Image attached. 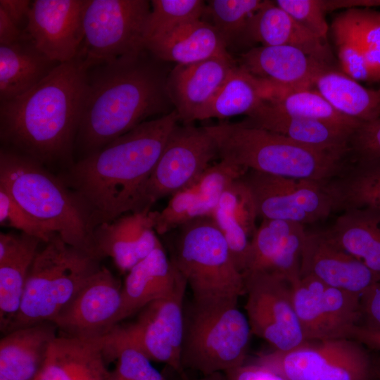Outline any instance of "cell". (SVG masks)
I'll list each match as a JSON object with an SVG mask.
<instances>
[{"mask_svg":"<svg viewBox=\"0 0 380 380\" xmlns=\"http://www.w3.org/2000/svg\"><path fill=\"white\" fill-rule=\"evenodd\" d=\"M179 120L175 110L146 120L70 165L60 179L84 212L92 232L132 212Z\"/></svg>","mask_w":380,"mask_h":380,"instance_id":"1","label":"cell"},{"mask_svg":"<svg viewBox=\"0 0 380 380\" xmlns=\"http://www.w3.org/2000/svg\"><path fill=\"white\" fill-rule=\"evenodd\" d=\"M159 61L146 50L87 70L75 144L83 157L165 111L171 101Z\"/></svg>","mask_w":380,"mask_h":380,"instance_id":"2","label":"cell"},{"mask_svg":"<svg viewBox=\"0 0 380 380\" xmlns=\"http://www.w3.org/2000/svg\"><path fill=\"white\" fill-rule=\"evenodd\" d=\"M87 70L59 64L34 88L0 103V137L8 148L50 165L70 162L80 122Z\"/></svg>","mask_w":380,"mask_h":380,"instance_id":"3","label":"cell"},{"mask_svg":"<svg viewBox=\"0 0 380 380\" xmlns=\"http://www.w3.org/2000/svg\"><path fill=\"white\" fill-rule=\"evenodd\" d=\"M218 157L246 170L325 183L340 175L346 158L241 122L205 126Z\"/></svg>","mask_w":380,"mask_h":380,"instance_id":"4","label":"cell"},{"mask_svg":"<svg viewBox=\"0 0 380 380\" xmlns=\"http://www.w3.org/2000/svg\"><path fill=\"white\" fill-rule=\"evenodd\" d=\"M0 187L65 242L94 254L92 231L84 212L63 181L44 165L1 147Z\"/></svg>","mask_w":380,"mask_h":380,"instance_id":"5","label":"cell"},{"mask_svg":"<svg viewBox=\"0 0 380 380\" xmlns=\"http://www.w3.org/2000/svg\"><path fill=\"white\" fill-rule=\"evenodd\" d=\"M38 250L30 269L20 309L5 334L53 322L100 269V258L69 245L58 234Z\"/></svg>","mask_w":380,"mask_h":380,"instance_id":"6","label":"cell"},{"mask_svg":"<svg viewBox=\"0 0 380 380\" xmlns=\"http://www.w3.org/2000/svg\"><path fill=\"white\" fill-rule=\"evenodd\" d=\"M177 230L171 260L190 286L192 301L200 305L238 301L246 293L243 277L213 217L193 220Z\"/></svg>","mask_w":380,"mask_h":380,"instance_id":"7","label":"cell"},{"mask_svg":"<svg viewBox=\"0 0 380 380\" xmlns=\"http://www.w3.org/2000/svg\"><path fill=\"white\" fill-rule=\"evenodd\" d=\"M237 303L199 305L191 301L184 309L181 362L184 370L208 375L246 363L252 332Z\"/></svg>","mask_w":380,"mask_h":380,"instance_id":"8","label":"cell"},{"mask_svg":"<svg viewBox=\"0 0 380 380\" xmlns=\"http://www.w3.org/2000/svg\"><path fill=\"white\" fill-rule=\"evenodd\" d=\"M186 286L183 277L169 295L142 308L135 321L124 326L118 324L98 338L103 345L105 359L116 348L132 347L151 361L167 364L183 380H189L181 362Z\"/></svg>","mask_w":380,"mask_h":380,"instance_id":"9","label":"cell"},{"mask_svg":"<svg viewBox=\"0 0 380 380\" xmlns=\"http://www.w3.org/2000/svg\"><path fill=\"white\" fill-rule=\"evenodd\" d=\"M151 10L147 0H87L77 57L88 69L142 53Z\"/></svg>","mask_w":380,"mask_h":380,"instance_id":"10","label":"cell"},{"mask_svg":"<svg viewBox=\"0 0 380 380\" xmlns=\"http://www.w3.org/2000/svg\"><path fill=\"white\" fill-rule=\"evenodd\" d=\"M254 362L285 380H374L373 355L350 338L307 341L288 351L260 354Z\"/></svg>","mask_w":380,"mask_h":380,"instance_id":"11","label":"cell"},{"mask_svg":"<svg viewBox=\"0 0 380 380\" xmlns=\"http://www.w3.org/2000/svg\"><path fill=\"white\" fill-rule=\"evenodd\" d=\"M217 156L215 141L205 127L177 125L139 192L132 212L151 209L159 199L185 188L210 165Z\"/></svg>","mask_w":380,"mask_h":380,"instance_id":"12","label":"cell"},{"mask_svg":"<svg viewBox=\"0 0 380 380\" xmlns=\"http://www.w3.org/2000/svg\"><path fill=\"white\" fill-rule=\"evenodd\" d=\"M241 179L249 191L258 217L301 224L327 218L334 203L326 182L247 170Z\"/></svg>","mask_w":380,"mask_h":380,"instance_id":"13","label":"cell"},{"mask_svg":"<svg viewBox=\"0 0 380 380\" xmlns=\"http://www.w3.org/2000/svg\"><path fill=\"white\" fill-rule=\"evenodd\" d=\"M242 275L251 332L279 351L292 350L306 342L294 307L292 284L266 271Z\"/></svg>","mask_w":380,"mask_h":380,"instance_id":"14","label":"cell"},{"mask_svg":"<svg viewBox=\"0 0 380 380\" xmlns=\"http://www.w3.org/2000/svg\"><path fill=\"white\" fill-rule=\"evenodd\" d=\"M295 310L307 341L349 338L360 322V296L311 276L293 282Z\"/></svg>","mask_w":380,"mask_h":380,"instance_id":"15","label":"cell"},{"mask_svg":"<svg viewBox=\"0 0 380 380\" xmlns=\"http://www.w3.org/2000/svg\"><path fill=\"white\" fill-rule=\"evenodd\" d=\"M122 289L119 280L101 266L53 322L65 336L100 338L124 319Z\"/></svg>","mask_w":380,"mask_h":380,"instance_id":"16","label":"cell"},{"mask_svg":"<svg viewBox=\"0 0 380 380\" xmlns=\"http://www.w3.org/2000/svg\"><path fill=\"white\" fill-rule=\"evenodd\" d=\"M87 0L32 1L23 37L50 60L64 63L79 55Z\"/></svg>","mask_w":380,"mask_h":380,"instance_id":"17","label":"cell"},{"mask_svg":"<svg viewBox=\"0 0 380 380\" xmlns=\"http://www.w3.org/2000/svg\"><path fill=\"white\" fill-rule=\"evenodd\" d=\"M300 275L313 277L327 285L359 296L380 281L379 273L341 248L327 231L307 232Z\"/></svg>","mask_w":380,"mask_h":380,"instance_id":"18","label":"cell"},{"mask_svg":"<svg viewBox=\"0 0 380 380\" xmlns=\"http://www.w3.org/2000/svg\"><path fill=\"white\" fill-rule=\"evenodd\" d=\"M158 214L148 208L97 226L91 236L94 254L111 258L121 272H128L161 245L155 230Z\"/></svg>","mask_w":380,"mask_h":380,"instance_id":"19","label":"cell"},{"mask_svg":"<svg viewBox=\"0 0 380 380\" xmlns=\"http://www.w3.org/2000/svg\"><path fill=\"white\" fill-rule=\"evenodd\" d=\"M247 170L220 160L172 196L157 218L155 230L165 234L193 220L212 217L224 190Z\"/></svg>","mask_w":380,"mask_h":380,"instance_id":"20","label":"cell"},{"mask_svg":"<svg viewBox=\"0 0 380 380\" xmlns=\"http://www.w3.org/2000/svg\"><path fill=\"white\" fill-rule=\"evenodd\" d=\"M236 65L228 53L199 62L177 65L167 75V91L179 120L194 121Z\"/></svg>","mask_w":380,"mask_h":380,"instance_id":"21","label":"cell"},{"mask_svg":"<svg viewBox=\"0 0 380 380\" xmlns=\"http://www.w3.org/2000/svg\"><path fill=\"white\" fill-rule=\"evenodd\" d=\"M239 65L279 90L312 89L317 76L330 65L287 46H262L241 56Z\"/></svg>","mask_w":380,"mask_h":380,"instance_id":"22","label":"cell"},{"mask_svg":"<svg viewBox=\"0 0 380 380\" xmlns=\"http://www.w3.org/2000/svg\"><path fill=\"white\" fill-rule=\"evenodd\" d=\"M241 122L343 158L349 156V141L353 132L322 121L281 113L264 101Z\"/></svg>","mask_w":380,"mask_h":380,"instance_id":"23","label":"cell"},{"mask_svg":"<svg viewBox=\"0 0 380 380\" xmlns=\"http://www.w3.org/2000/svg\"><path fill=\"white\" fill-rule=\"evenodd\" d=\"M57 329L53 322H44L6 333L0 341L1 380H37Z\"/></svg>","mask_w":380,"mask_h":380,"instance_id":"24","label":"cell"},{"mask_svg":"<svg viewBox=\"0 0 380 380\" xmlns=\"http://www.w3.org/2000/svg\"><path fill=\"white\" fill-rule=\"evenodd\" d=\"M246 37L262 46H287L330 65L332 53L326 41L300 25L275 2L264 1L248 21Z\"/></svg>","mask_w":380,"mask_h":380,"instance_id":"25","label":"cell"},{"mask_svg":"<svg viewBox=\"0 0 380 380\" xmlns=\"http://www.w3.org/2000/svg\"><path fill=\"white\" fill-rule=\"evenodd\" d=\"M40 243L39 239L23 233L0 234V325L4 333L20 309Z\"/></svg>","mask_w":380,"mask_h":380,"instance_id":"26","label":"cell"},{"mask_svg":"<svg viewBox=\"0 0 380 380\" xmlns=\"http://www.w3.org/2000/svg\"><path fill=\"white\" fill-rule=\"evenodd\" d=\"M212 217L227 242L236 268L243 274L257 229L258 216L251 195L241 177L224 190Z\"/></svg>","mask_w":380,"mask_h":380,"instance_id":"27","label":"cell"},{"mask_svg":"<svg viewBox=\"0 0 380 380\" xmlns=\"http://www.w3.org/2000/svg\"><path fill=\"white\" fill-rule=\"evenodd\" d=\"M99 339L57 336L37 380H108Z\"/></svg>","mask_w":380,"mask_h":380,"instance_id":"28","label":"cell"},{"mask_svg":"<svg viewBox=\"0 0 380 380\" xmlns=\"http://www.w3.org/2000/svg\"><path fill=\"white\" fill-rule=\"evenodd\" d=\"M183 278L162 246L128 272L122 289L124 319L169 295Z\"/></svg>","mask_w":380,"mask_h":380,"instance_id":"29","label":"cell"},{"mask_svg":"<svg viewBox=\"0 0 380 380\" xmlns=\"http://www.w3.org/2000/svg\"><path fill=\"white\" fill-rule=\"evenodd\" d=\"M227 45L216 28L201 19L185 23L165 36L146 44L160 61L186 65L224 55Z\"/></svg>","mask_w":380,"mask_h":380,"instance_id":"30","label":"cell"},{"mask_svg":"<svg viewBox=\"0 0 380 380\" xmlns=\"http://www.w3.org/2000/svg\"><path fill=\"white\" fill-rule=\"evenodd\" d=\"M59 64L38 51L24 37L13 44L0 46V103L27 92Z\"/></svg>","mask_w":380,"mask_h":380,"instance_id":"31","label":"cell"},{"mask_svg":"<svg viewBox=\"0 0 380 380\" xmlns=\"http://www.w3.org/2000/svg\"><path fill=\"white\" fill-rule=\"evenodd\" d=\"M325 184L334 210L367 209L380 215V158L352 160Z\"/></svg>","mask_w":380,"mask_h":380,"instance_id":"32","label":"cell"},{"mask_svg":"<svg viewBox=\"0 0 380 380\" xmlns=\"http://www.w3.org/2000/svg\"><path fill=\"white\" fill-rule=\"evenodd\" d=\"M348 253L380 274V215L367 209H348L327 230Z\"/></svg>","mask_w":380,"mask_h":380,"instance_id":"33","label":"cell"},{"mask_svg":"<svg viewBox=\"0 0 380 380\" xmlns=\"http://www.w3.org/2000/svg\"><path fill=\"white\" fill-rule=\"evenodd\" d=\"M314 87L346 117L361 122L380 118V88H366L331 67L317 76Z\"/></svg>","mask_w":380,"mask_h":380,"instance_id":"34","label":"cell"},{"mask_svg":"<svg viewBox=\"0 0 380 380\" xmlns=\"http://www.w3.org/2000/svg\"><path fill=\"white\" fill-rule=\"evenodd\" d=\"M265 91L263 80L236 64L211 100L196 114L194 121L247 115L263 102Z\"/></svg>","mask_w":380,"mask_h":380,"instance_id":"35","label":"cell"},{"mask_svg":"<svg viewBox=\"0 0 380 380\" xmlns=\"http://www.w3.org/2000/svg\"><path fill=\"white\" fill-rule=\"evenodd\" d=\"M264 101L281 113L322 121L352 132L361 124L340 113L313 88L278 90L268 87Z\"/></svg>","mask_w":380,"mask_h":380,"instance_id":"36","label":"cell"},{"mask_svg":"<svg viewBox=\"0 0 380 380\" xmlns=\"http://www.w3.org/2000/svg\"><path fill=\"white\" fill-rule=\"evenodd\" d=\"M331 30L338 59L345 74L356 81H371L352 8L334 19Z\"/></svg>","mask_w":380,"mask_h":380,"instance_id":"37","label":"cell"},{"mask_svg":"<svg viewBox=\"0 0 380 380\" xmlns=\"http://www.w3.org/2000/svg\"><path fill=\"white\" fill-rule=\"evenodd\" d=\"M151 5L146 44L165 36L185 23L201 19L206 4L201 0H152Z\"/></svg>","mask_w":380,"mask_h":380,"instance_id":"38","label":"cell"},{"mask_svg":"<svg viewBox=\"0 0 380 380\" xmlns=\"http://www.w3.org/2000/svg\"><path fill=\"white\" fill-rule=\"evenodd\" d=\"M261 0H210L205 6L208 13L227 46L235 39L246 37L248 21L262 6Z\"/></svg>","mask_w":380,"mask_h":380,"instance_id":"39","label":"cell"},{"mask_svg":"<svg viewBox=\"0 0 380 380\" xmlns=\"http://www.w3.org/2000/svg\"><path fill=\"white\" fill-rule=\"evenodd\" d=\"M295 224L283 220H262L251 240L248 262L243 273L267 271Z\"/></svg>","mask_w":380,"mask_h":380,"instance_id":"40","label":"cell"},{"mask_svg":"<svg viewBox=\"0 0 380 380\" xmlns=\"http://www.w3.org/2000/svg\"><path fill=\"white\" fill-rule=\"evenodd\" d=\"M360 35L364 58L371 81L380 80V11L352 8Z\"/></svg>","mask_w":380,"mask_h":380,"instance_id":"41","label":"cell"},{"mask_svg":"<svg viewBox=\"0 0 380 380\" xmlns=\"http://www.w3.org/2000/svg\"><path fill=\"white\" fill-rule=\"evenodd\" d=\"M106 360H116V365L110 371L108 380H166L142 353L132 347L113 350Z\"/></svg>","mask_w":380,"mask_h":380,"instance_id":"42","label":"cell"},{"mask_svg":"<svg viewBox=\"0 0 380 380\" xmlns=\"http://www.w3.org/2000/svg\"><path fill=\"white\" fill-rule=\"evenodd\" d=\"M0 223L19 229L22 233L49 241L56 234L23 208L4 189L0 187Z\"/></svg>","mask_w":380,"mask_h":380,"instance_id":"43","label":"cell"},{"mask_svg":"<svg viewBox=\"0 0 380 380\" xmlns=\"http://www.w3.org/2000/svg\"><path fill=\"white\" fill-rule=\"evenodd\" d=\"M274 2L300 25L327 42L329 26L324 17L325 3L316 0H277Z\"/></svg>","mask_w":380,"mask_h":380,"instance_id":"44","label":"cell"},{"mask_svg":"<svg viewBox=\"0 0 380 380\" xmlns=\"http://www.w3.org/2000/svg\"><path fill=\"white\" fill-rule=\"evenodd\" d=\"M306 233L303 224L296 223L266 272L279 275L291 284L298 280L300 277L301 253Z\"/></svg>","mask_w":380,"mask_h":380,"instance_id":"45","label":"cell"},{"mask_svg":"<svg viewBox=\"0 0 380 380\" xmlns=\"http://www.w3.org/2000/svg\"><path fill=\"white\" fill-rule=\"evenodd\" d=\"M352 160L380 158V118L363 122L355 129L349 141Z\"/></svg>","mask_w":380,"mask_h":380,"instance_id":"46","label":"cell"},{"mask_svg":"<svg viewBox=\"0 0 380 380\" xmlns=\"http://www.w3.org/2000/svg\"><path fill=\"white\" fill-rule=\"evenodd\" d=\"M360 315L358 326L380 331V281L360 296Z\"/></svg>","mask_w":380,"mask_h":380,"instance_id":"47","label":"cell"},{"mask_svg":"<svg viewBox=\"0 0 380 380\" xmlns=\"http://www.w3.org/2000/svg\"><path fill=\"white\" fill-rule=\"evenodd\" d=\"M228 380H285L271 369L254 362L224 372Z\"/></svg>","mask_w":380,"mask_h":380,"instance_id":"48","label":"cell"},{"mask_svg":"<svg viewBox=\"0 0 380 380\" xmlns=\"http://www.w3.org/2000/svg\"><path fill=\"white\" fill-rule=\"evenodd\" d=\"M32 3L29 0H0V8L23 32L28 21Z\"/></svg>","mask_w":380,"mask_h":380,"instance_id":"49","label":"cell"},{"mask_svg":"<svg viewBox=\"0 0 380 380\" xmlns=\"http://www.w3.org/2000/svg\"><path fill=\"white\" fill-rule=\"evenodd\" d=\"M23 37V31L0 8V46L13 44Z\"/></svg>","mask_w":380,"mask_h":380,"instance_id":"50","label":"cell"},{"mask_svg":"<svg viewBox=\"0 0 380 380\" xmlns=\"http://www.w3.org/2000/svg\"><path fill=\"white\" fill-rule=\"evenodd\" d=\"M349 338L361 343L370 350L380 351V331L355 326L350 331Z\"/></svg>","mask_w":380,"mask_h":380,"instance_id":"51","label":"cell"},{"mask_svg":"<svg viewBox=\"0 0 380 380\" xmlns=\"http://www.w3.org/2000/svg\"><path fill=\"white\" fill-rule=\"evenodd\" d=\"M198 380H228L224 372H215L208 375H203V377Z\"/></svg>","mask_w":380,"mask_h":380,"instance_id":"52","label":"cell"},{"mask_svg":"<svg viewBox=\"0 0 380 380\" xmlns=\"http://www.w3.org/2000/svg\"><path fill=\"white\" fill-rule=\"evenodd\" d=\"M374 379L380 380V355H373Z\"/></svg>","mask_w":380,"mask_h":380,"instance_id":"53","label":"cell"}]
</instances>
